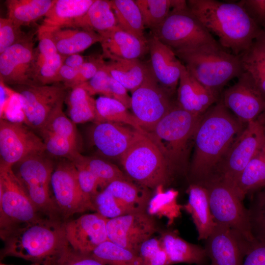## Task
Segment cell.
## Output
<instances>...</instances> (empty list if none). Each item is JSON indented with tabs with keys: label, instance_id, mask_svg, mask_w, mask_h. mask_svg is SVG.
<instances>
[{
	"label": "cell",
	"instance_id": "1",
	"mask_svg": "<svg viewBox=\"0 0 265 265\" xmlns=\"http://www.w3.org/2000/svg\"><path fill=\"white\" fill-rule=\"evenodd\" d=\"M244 129L243 123L220 99L203 114L193 136L191 183L200 184L214 175L231 145Z\"/></svg>",
	"mask_w": 265,
	"mask_h": 265
},
{
	"label": "cell",
	"instance_id": "2",
	"mask_svg": "<svg viewBox=\"0 0 265 265\" xmlns=\"http://www.w3.org/2000/svg\"><path fill=\"white\" fill-rule=\"evenodd\" d=\"M187 5L224 49L236 55L249 50L262 29L238 2L188 0Z\"/></svg>",
	"mask_w": 265,
	"mask_h": 265
},
{
	"label": "cell",
	"instance_id": "3",
	"mask_svg": "<svg viewBox=\"0 0 265 265\" xmlns=\"http://www.w3.org/2000/svg\"><path fill=\"white\" fill-rule=\"evenodd\" d=\"M61 220L43 217L24 226L0 233V259L22 258L32 263L51 264L69 244Z\"/></svg>",
	"mask_w": 265,
	"mask_h": 265
},
{
	"label": "cell",
	"instance_id": "4",
	"mask_svg": "<svg viewBox=\"0 0 265 265\" xmlns=\"http://www.w3.org/2000/svg\"><path fill=\"white\" fill-rule=\"evenodd\" d=\"M175 54L189 73L218 100L227 82L243 71L240 55L227 52L219 43Z\"/></svg>",
	"mask_w": 265,
	"mask_h": 265
},
{
	"label": "cell",
	"instance_id": "5",
	"mask_svg": "<svg viewBox=\"0 0 265 265\" xmlns=\"http://www.w3.org/2000/svg\"><path fill=\"white\" fill-rule=\"evenodd\" d=\"M120 161L130 180L149 189L168 186L175 172L157 146L137 130Z\"/></svg>",
	"mask_w": 265,
	"mask_h": 265
},
{
	"label": "cell",
	"instance_id": "6",
	"mask_svg": "<svg viewBox=\"0 0 265 265\" xmlns=\"http://www.w3.org/2000/svg\"><path fill=\"white\" fill-rule=\"evenodd\" d=\"M203 115L187 111L177 103L152 131L145 134L157 146L175 172L184 164L188 144L193 139Z\"/></svg>",
	"mask_w": 265,
	"mask_h": 265
},
{
	"label": "cell",
	"instance_id": "7",
	"mask_svg": "<svg viewBox=\"0 0 265 265\" xmlns=\"http://www.w3.org/2000/svg\"><path fill=\"white\" fill-rule=\"evenodd\" d=\"M151 32L175 53L218 43L190 11L187 2L174 8Z\"/></svg>",
	"mask_w": 265,
	"mask_h": 265
},
{
	"label": "cell",
	"instance_id": "8",
	"mask_svg": "<svg viewBox=\"0 0 265 265\" xmlns=\"http://www.w3.org/2000/svg\"><path fill=\"white\" fill-rule=\"evenodd\" d=\"M45 153L29 156L14 164L12 169L39 213L45 217L60 219L51 190L55 163Z\"/></svg>",
	"mask_w": 265,
	"mask_h": 265
},
{
	"label": "cell",
	"instance_id": "9",
	"mask_svg": "<svg viewBox=\"0 0 265 265\" xmlns=\"http://www.w3.org/2000/svg\"><path fill=\"white\" fill-rule=\"evenodd\" d=\"M43 217L45 216L39 213L29 199L12 167L0 165V233L24 226Z\"/></svg>",
	"mask_w": 265,
	"mask_h": 265
},
{
	"label": "cell",
	"instance_id": "10",
	"mask_svg": "<svg viewBox=\"0 0 265 265\" xmlns=\"http://www.w3.org/2000/svg\"><path fill=\"white\" fill-rule=\"evenodd\" d=\"M199 184L208 190L215 222L229 227L247 241L254 242L256 239L252 234L247 209L234 189L217 177Z\"/></svg>",
	"mask_w": 265,
	"mask_h": 265
},
{
	"label": "cell",
	"instance_id": "11",
	"mask_svg": "<svg viewBox=\"0 0 265 265\" xmlns=\"http://www.w3.org/2000/svg\"><path fill=\"white\" fill-rule=\"evenodd\" d=\"M51 190L57 215L63 221L77 213L95 211L92 203L81 190L77 168L70 160L64 159L55 163Z\"/></svg>",
	"mask_w": 265,
	"mask_h": 265
},
{
	"label": "cell",
	"instance_id": "12",
	"mask_svg": "<svg viewBox=\"0 0 265 265\" xmlns=\"http://www.w3.org/2000/svg\"><path fill=\"white\" fill-rule=\"evenodd\" d=\"M173 95L159 83L149 65L144 80L131 97L132 114L145 134L177 104L171 100Z\"/></svg>",
	"mask_w": 265,
	"mask_h": 265
},
{
	"label": "cell",
	"instance_id": "13",
	"mask_svg": "<svg viewBox=\"0 0 265 265\" xmlns=\"http://www.w3.org/2000/svg\"><path fill=\"white\" fill-rule=\"evenodd\" d=\"M246 124L231 145L212 177L220 178L231 187L265 144L263 131L257 119Z\"/></svg>",
	"mask_w": 265,
	"mask_h": 265
},
{
	"label": "cell",
	"instance_id": "14",
	"mask_svg": "<svg viewBox=\"0 0 265 265\" xmlns=\"http://www.w3.org/2000/svg\"><path fill=\"white\" fill-rule=\"evenodd\" d=\"M67 89L63 84L18 85V94L24 113V122L31 129L39 131L62 101Z\"/></svg>",
	"mask_w": 265,
	"mask_h": 265
},
{
	"label": "cell",
	"instance_id": "15",
	"mask_svg": "<svg viewBox=\"0 0 265 265\" xmlns=\"http://www.w3.org/2000/svg\"><path fill=\"white\" fill-rule=\"evenodd\" d=\"M46 152L42 138L22 122L0 121V165L12 167L24 159Z\"/></svg>",
	"mask_w": 265,
	"mask_h": 265
},
{
	"label": "cell",
	"instance_id": "16",
	"mask_svg": "<svg viewBox=\"0 0 265 265\" xmlns=\"http://www.w3.org/2000/svg\"><path fill=\"white\" fill-rule=\"evenodd\" d=\"M37 50L32 34H27L20 42L0 54V80L5 84L31 85L36 80Z\"/></svg>",
	"mask_w": 265,
	"mask_h": 265
},
{
	"label": "cell",
	"instance_id": "17",
	"mask_svg": "<svg viewBox=\"0 0 265 265\" xmlns=\"http://www.w3.org/2000/svg\"><path fill=\"white\" fill-rule=\"evenodd\" d=\"M154 217L146 212H134L108 219V239L138 255L142 244L158 231Z\"/></svg>",
	"mask_w": 265,
	"mask_h": 265
},
{
	"label": "cell",
	"instance_id": "18",
	"mask_svg": "<svg viewBox=\"0 0 265 265\" xmlns=\"http://www.w3.org/2000/svg\"><path fill=\"white\" fill-rule=\"evenodd\" d=\"M237 82L225 89L220 100L242 123L256 120L265 110V97L249 74L243 71Z\"/></svg>",
	"mask_w": 265,
	"mask_h": 265
},
{
	"label": "cell",
	"instance_id": "19",
	"mask_svg": "<svg viewBox=\"0 0 265 265\" xmlns=\"http://www.w3.org/2000/svg\"><path fill=\"white\" fill-rule=\"evenodd\" d=\"M107 220L95 212L66 220L64 228L69 245L78 252L90 254L99 245L108 239Z\"/></svg>",
	"mask_w": 265,
	"mask_h": 265
},
{
	"label": "cell",
	"instance_id": "20",
	"mask_svg": "<svg viewBox=\"0 0 265 265\" xmlns=\"http://www.w3.org/2000/svg\"><path fill=\"white\" fill-rule=\"evenodd\" d=\"M205 241L208 258L214 265H242L254 242L247 241L229 227L217 223Z\"/></svg>",
	"mask_w": 265,
	"mask_h": 265
},
{
	"label": "cell",
	"instance_id": "21",
	"mask_svg": "<svg viewBox=\"0 0 265 265\" xmlns=\"http://www.w3.org/2000/svg\"><path fill=\"white\" fill-rule=\"evenodd\" d=\"M136 131L124 124L96 122L90 128L89 136L92 144L101 155L120 160L132 142Z\"/></svg>",
	"mask_w": 265,
	"mask_h": 265
},
{
	"label": "cell",
	"instance_id": "22",
	"mask_svg": "<svg viewBox=\"0 0 265 265\" xmlns=\"http://www.w3.org/2000/svg\"><path fill=\"white\" fill-rule=\"evenodd\" d=\"M150 68L159 83L174 95L181 75L182 63L174 52L152 35L147 39Z\"/></svg>",
	"mask_w": 265,
	"mask_h": 265
},
{
	"label": "cell",
	"instance_id": "23",
	"mask_svg": "<svg viewBox=\"0 0 265 265\" xmlns=\"http://www.w3.org/2000/svg\"><path fill=\"white\" fill-rule=\"evenodd\" d=\"M104 58L109 60L139 59L148 52L147 39H141L117 26L99 34Z\"/></svg>",
	"mask_w": 265,
	"mask_h": 265
},
{
	"label": "cell",
	"instance_id": "24",
	"mask_svg": "<svg viewBox=\"0 0 265 265\" xmlns=\"http://www.w3.org/2000/svg\"><path fill=\"white\" fill-rule=\"evenodd\" d=\"M177 92V105L190 113L203 115L219 100L187 70L182 64Z\"/></svg>",
	"mask_w": 265,
	"mask_h": 265
},
{
	"label": "cell",
	"instance_id": "25",
	"mask_svg": "<svg viewBox=\"0 0 265 265\" xmlns=\"http://www.w3.org/2000/svg\"><path fill=\"white\" fill-rule=\"evenodd\" d=\"M186 192L188 201L182 209L190 215L197 231L198 240H205L216 225L210 209L208 190L201 184L191 183Z\"/></svg>",
	"mask_w": 265,
	"mask_h": 265
},
{
	"label": "cell",
	"instance_id": "26",
	"mask_svg": "<svg viewBox=\"0 0 265 265\" xmlns=\"http://www.w3.org/2000/svg\"><path fill=\"white\" fill-rule=\"evenodd\" d=\"M159 238L171 265L178 263L203 265L208 258L204 247L185 240L176 230L163 231Z\"/></svg>",
	"mask_w": 265,
	"mask_h": 265
},
{
	"label": "cell",
	"instance_id": "27",
	"mask_svg": "<svg viewBox=\"0 0 265 265\" xmlns=\"http://www.w3.org/2000/svg\"><path fill=\"white\" fill-rule=\"evenodd\" d=\"M104 188L131 212H146L151 200L149 189L130 179L115 180Z\"/></svg>",
	"mask_w": 265,
	"mask_h": 265
},
{
	"label": "cell",
	"instance_id": "28",
	"mask_svg": "<svg viewBox=\"0 0 265 265\" xmlns=\"http://www.w3.org/2000/svg\"><path fill=\"white\" fill-rule=\"evenodd\" d=\"M52 34L58 53L64 55L79 53L102 40L96 32L78 28H52Z\"/></svg>",
	"mask_w": 265,
	"mask_h": 265
},
{
	"label": "cell",
	"instance_id": "29",
	"mask_svg": "<svg viewBox=\"0 0 265 265\" xmlns=\"http://www.w3.org/2000/svg\"><path fill=\"white\" fill-rule=\"evenodd\" d=\"M116 26L117 22L110 1L95 0L85 14L67 27L92 30L100 34Z\"/></svg>",
	"mask_w": 265,
	"mask_h": 265
},
{
	"label": "cell",
	"instance_id": "30",
	"mask_svg": "<svg viewBox=\"0 0 265 265\" xmlns=\"http://www.w3.org/2000/svg\"><path fill=\"white\" fill-rule=\"evenodd\" d=\"M95 0H55L45 16L42 26L52 28H65L82 17Z\"/></svg>",
	"mask_w": 265,
	"mask_h": 265
},
{
	"label": "cell",
	"instance_id": "31",
	"mask_svg": "<svg viewBox=\"0 0 265 265\" xmlns=\"http://www.w3.org/2000/svg\"><path fill=\"white\" fill-rule=\"evenodd\" d=\"M265 187V144L249 162L232 187L243 201L248 194Z\"/></svg>",
	"mask_w": 265,
	"mask_h": 265
},
{
	"label": "cell",
	"instance_id": "32",
	"mask_svg": "<svg viewBox=\"0 0 265 265\" xmlns=\"http://www.w3.org/2000/svg\"><path fill=\"white\" fill-rule=\"evenodd\" d=\"M104 68L127 90L132 92L142 83L149 65L140 59L106 61Z\"/></svg>",
	"mask_w": 265,
	"mask_h": 265
},
{
	"label": "cell",
	"instance_id": "33",
	"mask_svg": "<svg viewBox=\"0 0 265 265\" xmlns=\"http://www.w3.org/2000/svg\"><path fill=\"white\" fill-rule=\"evenodd\" d=\"M55 0H7V18L21 27L45 17Z\"/></svg>",
	"mask_w": 265,
	"mask_h": 265
},
{
	"label": "cell",
	"instance_id": "34",
	"mask_svg": "<svg viewBox=\"0 0 265 265\" xmlns=\"http://www.w3.org/2000/svg\"><path fill=\"white\" fill-rule=\"evenodd\" d=\"M64 101L67 106L68 115L76 125L96 122V100L81 86L71 88Z\"/></svg>",
	"mask_w": 265,
	"mask_h": 265
},
{
	"label": "cell",
	"instance_id": "35",
	"mask_svg": "<svg viewBox=\"0 0 265 265\" xmlns=\"http://www.w3.org/2000/svg\"><path fill=\"white\" fill-rule=\"evenodd\" d=\"M117 26L125 31L141 39L146 40L142 15L135 0H111Z\"/></svg>",
	"mask_w": 265,
	"mask_h": 265
},
{
	"label": "cell",
	"instance_id": "36",
	"mask_svg": "<svg viewBox=\"0 0 265 265\" xmlns=\"http://www.w3.org/2000/svg\"><path fill=\"white\" fill-rule=\"evenodd\" d=\"M80 86L91 96L98 94L113 98L120 101L127 108H131V97L128 95L127 89L114 79L104 66L93 78Z\"/></svg>",
	"mask_w": 265,
	"mask_h": 265
},
{
	"label": "cell",
	"instance_id": "37",
	"mask_svg": "<svg viewBox=\"0 0 265 265\" xmlns=\"http://www.w3.org/2000/svg\"><path fill=\"white\" fill-rule=\"evenodd\" d=\"M97 119L95 122H111L129 126L145 134L134 115L120 101L100 96L96 100Z\"/></svg>",
	"mask_w": 265,
	"mask_h": 265
},
{
	"label": "cell",
	"instance_id": "38",
	"mask_svg": "<svg viewBox=\"0 0 265 265\" xmlns=\"http://www.w3.org/2000/svg\"><path fill=\"white\" fill-rule=\"evenodd\" d=\"M71 161L91 172L98 180L101 190L115 180L130 179L116 165L99 157L85 156L80 153Z\"/></svg>",
	"mask_w": 265,
	"mask_h": 265
},
{
	"label": "cell",
	"instance_id": "39",
	"mask_svg": "<svg viewBox=\"0 0 265 265\" xmlns=\"http://www.w3.org/2000/svg\"><path fill=\"white\" fill-rule=\"evenodd\" d=\"M145 27L152 30L160 24L170 11L186 2L184 0H136Z\"/></svg>",
	"mask_w": 265,
	"mask_h": 265
},
{
	"label": "cell",
	"instance_id": "40",
	"mask_svg": "<svg viewBox=\"0 0 265 265\" xmlns=\"http://www.w3.org/2000/svg\"><path fill=\"white\" fill-rule=\"evenodd\" d=\"M105 265H141L138 255L107 240L90 254Z\"/></svg>",
	"mask_w": 265,
	"mask_h": 265
},
{
	"label": "cell",
	"instance_id": "41",
	"mask_svg": "<svg viewBox=\"0 0 265 265\" xmlns=\"http://www.w3.org/2000/svg\"><path fill=\"white\" fill-rule=\"evenodd\" d=\"M64 100L61 101L53 110L44 126L38 132L52 133L70 139L79 144L76 124L62 109Z\"/></svg>",
	"mask_w": 265,
	"mask_h": 265
},
{
	"label": "cell",
	"instance_id": "42",
	"mask_svg": "<svg viewBox=\"0 0 265 265\" xmlns=\"http://www.w3.org/2000/svg\"><path fill=\"white\" fill-rule=\"evenodd\" d=\"M247 208L254 238L265 240V187L254 192Z\"/></svg>",
	"mask_w": 265,
	"mask_h": 265
},
{
	"label": "cell",
	"instance_id": "43",
	"mask_svg": "<svg viewBox=\"0 0 265 265\" xmlns=\"http://www.w3.org/2000/svg\"><path fill=\"white\" fill-rule=\"evenodd\" d=\"M46 151L53 157L71 160L80 153L79 144L70 139L47 132H40Z\"/></svg>",
	"mask_w": 265,
	"mask_h": 265
},
{
	"label": "cell",
	"instance_id": "44",
	"mask_svg": "<svg viewBox=\"0 0 265 265\" xmlns=\"http://www.w3.org/2000/svg\"><path fill=\"white\" fill-rule=\"evenodd\" d=\"M240 57L243 71L249 74L265 97V55L250 48Z\"/></svg>",
	"mask_w": 265,
	"mask_h": 265
},
{
	"label": "cell",
	"instance_id": "45",
	"mask_svg": "<svg viewBox=\"0 0 265 265\" xmlns=\"http://www.w3.org/2000/svg\"><path fill=\"white\" fill-rule=\"evenodd\" d=\"M92 204L94 212L108 219L131 213L106 188L100 190L95 195Z\"/></svg>",
	"mask_w": 265,
	"mask_h": 265
},
{
	"label": "cell",
	"instance_id": "46",
	"mask_svg": "<svg viewBox=\"0 0 265 265\" xmlns=\"http://www.w3.org/2000/svg\"><path fill=\"white\" fill-rule=\"evenodd\" d=\"M138 255L141 265H171L159 238L152 237L144 242Z\"/></svg>",
	"mask_w": 265,
	"mask_h": 265
},
{
	"label": "cell",
	"instance_id": "47",
	"mask_svg": "<svg viewBox=\"0 0 265 265\" xmlns=\"http://www.w3.org/2000/svg\"><path fill=\"white\" fill-rule=\"evenodd\" d=\"M66 55L57 53L46 59L37 70L36 80L38 84L58 83L59 70Z\"/></svg>",
	"mask_w": 265,
	"mask_h": 265
},
{
	"label": "cell",
	"instance_id": "48",
	"mask_svg": "<svg viewBox=\"0 0 265 265\" xmlns=\"http://www.w3.org/2000/svg\"><path fill=\"white\" fill-rule=\"evenodd\" d=\"M37 33L39 44L37 50L36 73L46 59L58 53L53 36L52 28L41 25Z\"/></svg>",
	"mask_w": 265,
	"mask_h": 265
},
{
	"label": "cell",
	"instance_id": "49",
	"mask_svg": "<svg viewBox=\"0 0 265 265\" xmlns=\"http://www.w3.org/2000/svg\"><path fill=\"white\" fill-rule=\"evenodd\" d=\"M50 265H105L91 254L74 250L69 244L52 261Z\"/></svg>",
	"mask_w": 265,
	"mask_h": 265
},
{
	"label": "cell",
	"instance_id": "50",
	"mask_svg": "<svg viewBox=\"0 0 265 265\" xmlns=\"http://www.w3.org/2000/svg\"><path fill=\"white\" fill-rule=\"evenodd\" d=\"M21 27L8 18H0V54L26 36Z\"/></svg>",
	"mask_w": 265,
	"mask_h": 265
},
{
	"label": "cell",
	"instance_id": "51",
	"mask_svg": "<svg viewBox=\"0 0 265 265\" xmlns=\"http://www.w3.org/2000/svg\"><path fill=\"white\" fill-rule=\"evenodd\" d=\"M105 62L102 54L89 56L79 69L78 76L71 88L90 80L103 67Z\"/></svg>",
	"mask_w": 265,
	"mask_h": 265
},
{
	"label": "cell",
	"instance_id": "52",
	"mask_svg": "<svg viewBox=\"0 0 265 265\" xmlns=\"http://www.w3.org/2000/svg\"><path fill=\"white\" fill-rule=\"evenodd\" d=\"M74 165L77 170L81 190L86 197L92 203L94 197L100 191L99 188H101L100 183L96 177L89 170L80 165Z\"/></svg>",
	"mask_w": 265,
	"mask_h": 265
},
{
	"label": "cell",
	"instance_id": "53",
	"mask_svg": "<svg viewBox=\"0 0 265 265\" xmlns=\"http://www.w3.org/2000/svg\"><path fill=\"white\" fill-rule=\"evenodd\" d=\"M262 29L265 28V0H241L237 2Z\"/></svg>",
	"mask_w": 265,
	"mask_h": 265
},
{
	"label": "cell",
	"instance_id": "54",
	"mask_svg": "<svg viewBox=\"0 0 265 265\" xmlns=\"http://www.w3.org/2000/svg\"><path fill=\"white\" fill-rule=\"evenodd\" d=\"M242 265H265V240L256 239L252 243Z\"/></svg>",
	"mask_w": 265,
	"mask_h": 265
},
{
	"label": "cell",
	"instance_id": "55",
	"mask_svg": "<svg viewBox=\"0 0 265 265\" xmlns=\"http://www.w3.org/2000/svg\"><path fill=\"white\" fill-rule=\"evenodd\" d=\"M79 73V69L73 68L63 64L61 67L58 79L67 88H71Z\"/></svg>",
	"mask_w": 265,
	"mask_h": 265
},
{
	"label": "cell",
	"instance_id": "56",
	"mask_svg": "<svg viewBox=\"0 0 265 265\" xmlns=\"http://www.w3.org/2000/svg\"><path fill=\"white\" fill-rule=\"evenodd\" d=\"M15 91L13 90L6 85V84L0 80V116L2 118L4 111L11 99L15 93Z\"/></svg>",
	"mask_w": 265,
	"mask_h": 265
},
{
	"label": "cell",
	"instance_id": "57",
	"mask_svg": "<svg viewBox=\"0 0 265 265\" xmlns=\"http://www.w3.org/2000/svg\"><path fill=\"white\" fill-rule=\"evenodd\" d=\"M85 60L82 55L79 54H72L66 55L64 64L73 68L79 69Z\"/></svg>",
	"mask_w": 265,
	"mask_h": 265
},
{
	"label": "cell",
	"instance_id": "58",
	"mask_svg": "<svg viewBox=\"0 0 265 265\" xmlns=\"http://www.w3.org/2000/svg\"><path fill=\"white\" fill-rule=\"evenodd\" d=\"M250 48L265 55V28L262 29Z\"/></svg>",
	"mask_w": 265,
	"mask_h": 265
},
{
	"label": "cell",
	"instance_id": "59",
	"mask_svg": "<svg viewBox=\"0 0 265 265\" xmlns=\"http://www.w3.org/2000/svg\"><path fill=\"white\" fill-rule=\"evenodd\" d=\"M257 119L262 126L265 140V110Z\"/></svg>",
	"mask_w": 265,
	"mask_h": 265
},
{
	"label": "cell",
	"instance_id": "60",
	"mask_svg": "<svg viewBox=\"0 0 265 265\" xmlns=\"http://www.w3.org/2000/svg\"><path fill=\"white\" fill-rule=\"evenodd\" d=\"M0 265H7V264L0 263ZM30 265H50V264H47V263H32Z\"/></svg>",
	"mask_w": 265,
	"mask_h": 265
},
{
	"label": "cell",
	"instance_id": "61",
	"mask_svg": "<svg viewBox=\"0 0 265 265\" xmlns=\"http://www.w3.org/2000/svg\"><path fill=\"white\" fill-rule=\"evenodd\" d=\"M210 265H214L212 263H211V264Z\"/></svg>",
	"mask_w": 265,
	"mask_h": 265
}]
</instances>
